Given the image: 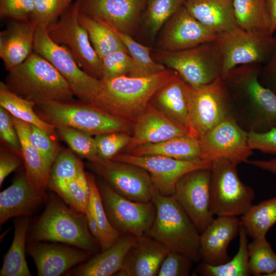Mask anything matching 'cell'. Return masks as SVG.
Listing matches in <instances>:
<instances>
[{
	"label": "cell",
	"instance_id": "41",
	"mask_svg": "<svg viewBox=\"0 0 276 276\" xmlns=\"http://www.w3.org/2000/svg\"><path fill=\"white\" fill-rule=\"evenodd\" d=\"M186 0H146L145 22L148 32L155 37L168 19Z\"/></svg>",
	"mask_w": 276,
	"mask_h": 276
},
{
	"label": "cell",
	"instance_id": "53",
	"mask_svg": "<svg viewBox=\"0 0 276 276\" xmlns=\"http://www.w3.org/2000/svg\"><path fill=\"white\" fill-rule=\"evenodd\" d=\"M21 165V161L16 155L1 150L0 154V186L5 178L16 170Z\"/></svg>",
	"mask_w": 276,
	"mask_h": 276
},
{
	"label": "cell",
	"instance_id": "54",
	"mask_svg": "<svg viewBox=\"0 0 276 276\" xmlns=\"http://www.w3.org/2000/svg\"><path fill=\"white\" fill-rule=\"evenodd\" d=\"M85 215L86 216L88 228L91 234L99 244L98 225L95 214L89 203H88Z\"/></svg>",
	"mask_w": 276,
	"mask_h": 276
},
{
	"label": "cell",
	"instance_id": "55",
	"mask_svg": "<svg viewBox=\"0 0 276 276\" xmlns=\"http://www.w3.org/2000/svg\"><path fill=\"white\" fill-rule=\"evenodd\" d=\"M247 163L276 175V158L269 160H248Z\"/></svg>",
	"mask_w": 276,
	"mask_h": 276
},
{
	"label": "cell",
	"instance_id": "24",
	"mask_svg": "<svg viewBox=\"0 0 276 276\" xmlns=\"http://www.w3.org/2000/svg\"><path fill=\"white\" fill-rule=\"evenodd\" d=\"M169 251L156 240L144 235L137 237L127 252L117 276H155Z\"/></svg>",
	"mask_w": 276,
	"mask_h": 276
},
{
	"label": "cell",
	"instance_id": "36",
	"mask_svg": "<svg viewBox=\"0 0 276 276\" xmlns=\"http://www.w3.org/2000/svg\"><path fill=\"white\" fill-rule=\"evenodd\" d=\"M239 246L236 255L227 262L211 265L201 262L198 272L204 276H249L251 275L248 264L247 236L246 231L241 225L239 233Z\"/></svg>",
	"mask_w": 276,
	"mask_h": 276
},
{
	"label": "cell",
	"instance_id": "38",
	"mask_svg": "<svg viewBox=\"0 0 276 276\" xmlns=\"http://www.w3.org/2000/svg\"><path fill=\"white\" fill-rule=\"evenodd\" d=\"M110 29L122 41L134 62L135 69L131 77L148 76L160 73L166 69L164 65L157 62L152 58L150 48L136 42L131 36L116 30Z\"/></svg>",
	"mask_w": 276,
	"mask_h": 276
},
{
	"label": "cell",
	"instance_id": "56",
	"mask_svg": "<svg viewBox=\"0 0 276 276\" xmlns=\"http://www.w3.org/2000/svg\"><path fill=\"white\" fill-rule=\"evenodd\" d=\"M270 19V34L273 35L276 30V0H266Z\"/></svg>",
	"mask_w": 276,
	"mask_h": 276
},
{
	"label": "cell",
	"instance_id": "4",
	"mask_svg": "<svg viewBox=\"0 0 276 276\" xmlns=\"http://www.w3.org/2000/svg\"><path fill=\"white\" fill-rule=\"evenodd\" d=\"M5 83L12 92L36 105L75 100L68 82L47 60L34 51L9 72Z\"/></svg>",
	"mask_w": 276,
	"mask_h": 276
},
{
	"label": "cell",
	"instance_id": "42",
	"mask_svg": "<svg viewBox=\"0 0 276 276\" xmlns=\"http://www.w3.org/2000/svg\"><path fill=\"white\" fill-rule=\"evenodd\" d=\"M52 190L70 206L80 213H85L90 197L86 174L63 182Z\"/></svg>",
	"mask_w": 276,
	"mask_h": 276
},
{
	"label": "cell",
	"instance_id": "13",
	"mask_svg": "<svg viewBox=\"0 0 276 276\" xmlns=\"http://www.w3.org/2000/svg\"><path fill=\"white\" fill-rule=\"evenodd\" d=\"M98 187L112 226L120 233L136 237L145 235L155 217L156 209L153 202L131 200L104 183H99Z\"/></svg>",
	"mask_w": 276,
	"mask_h": 276
},
{
	"label": "cell",
	"instance_id": "6",
	"mask_svg": "<svg viewBox=\"0 0 276 276\" xmlns=\"http://www.w3.org/2000/svg\"><path fill=\"white\" fill-rule=\"evenodd\" d=\"M35 111L56 128L67 126L91 135L122 132L132 134L134 123L112 116L90 103L80 101L36 104Z\"/></svg>",
	"mask_w": 276,
	"mask_h": 276
},
{
	"label": "cell",
	"instance_id": "7",
	"mask_svg": "<svg viewBox=\"0 0 276 276\" xmlns=\"http://www.w3.org/2000/svg\"><path fill=\"white\" fill-rule=\"evenodd\" d=\"M151 55L191 85L206 84L222 77V58L214 41L177 51L158 49L151 51Z\"/></svg>",
	"mask_w": 276,
	"mask_h": 276
},
{
	"label": "cell",
	"instance_id": "32",
	"mask_svg": "<svg viewBox=\"0 0 276 276\" xmlns=\"http://www.w3.org/2000/svg\"><path fill=\"white\" fill-rule=\"evenodd\" d=\"M238 26L252 33L270 34V19L266 0H232Z\"/></svg>",
	"mask_w": 276,
	"mask_h": 276
},
{
	"label": "cell",
	"instance_id": "23",
	"mask_svg": "<svg viewBox=\"0 0 276 276\" xmlns=\"http://www.w3.org/2000/svg\"><path fill=\"white\" fill-rule=\"evenodd\" d=\"M45 200V192L35 188L26 173L19 175L0 193L1 225L13 217L31 215Z\"/></svg>",
	"mask_w": 276,
	"mask_h": 276
},
{
	"label": "cell",
	"instance_id": "52",
	"mask_svg": "<svg viewBox=\"0 0 276 276\" xmlns=\"http://www.w3.org/2000/svg\"><path fill=\"white\" fill-rule=\"evenodd\" d=\"M259 81L276 95V42L270 57L261 67Z\"/></svg>",
	"mask_w": 276,
	"mask_h": 276
},
{
	"label": "cell",
	"instance_id": "3",
	"mask_svg": "<svg viewBox=\"0 0 276 276\" xmlns=\"http://www.w3.org/2000/svg\"><path fill=\"white\" fill-rule=\"evenodd\" d=\"M28 241L61 243L91 253L100 247L91 234L85 214L52 194L44 210L29 230Z\"/></svg>",
	"mask_w": 276,
	"mask_h": 276
},
{
	"label": "cell",
	"instance_id": "29",
	"mask_svg": "<svg viewBox=\"0 0 276 276\" xmlns=\"http://www.w3.org/2000/svg\"><path fill=\"white\" fill-rule=\"evenodd\" d=\"M13 119L21 144L27 176L35 188L45 192L51 168L30 141L31 124L13 116Z\"/></svg>",
	"mask_w": 276,
	"mask_h": 276
},
{
	"label": "cell",
	"instance_id": "33",
	"mask_svg": "<svg viewBox=\"0 0 276 276\" xmlns=\"http://www.w3.org/2000/svg\"><path fill=\"white\" fill-rule=\"evenodd\" d=\"M0 106L7 109L13 117L37 126L56 140V128L38 116L34 109L36 104L12 92L3 81L0 82Z\"/></svg>",
	"mask_w": 276,
	"mask_h": 276
},
{
	"label": "cell",
	"instance_id": "39",
	"mask_svg": "<svg viewBox=\"0 0 276 276\" xmlns=\"http://www.w3.org/2000/svg\"><path fill=\"white\" fill-rule=\"evenodd\" d=\"M247 249L251 274L272 276L276 272V253L266 237L253 239Z\"/></svg>",
	"mask_w": 276,
	"mask_h": 276
},
{
	"label": "cell",
	"instance_id": "46",
	"mask_svg": "<svg viewBox=\"0 0 276 276\" xmlns=\"http://www.w3.org/2000/svg\"><path fill=\"white\" fill-rule=\"evenodd\" d=\"M132 135L126 132H114L95 135L98 157L111 159L127 146Z\"/></svg>",
	"mask_w": 276,
	"mask_h": 276
},
{
	"label": "cell",
	"instance_id": "26",
	"mask_svg": "<svg viewBox=\"0 0 276 276\" xmlns=\"http://www.w3.org/2000/svg\"><path fill=\"white\" fill-rule=\"evenodd\" d=\"M137 237L124 234L108 248L102 251L67 273L75 276L114 275L121 269L129 249L135 243Z\"/></svg>",
	"mask_w": 276,
	"mask_h": 276
},
{
	"label": "cell",
	"instance_id": "50",
	"mask_svg": "<svg viewBox=\"0 0 276 276\" xmlns=\"http://www.w3.org/2000/svg\"><path fill=\"white\" fill-rule=\"evenodd\" d=\"M0 136L17 154L21 155L20 141L14 124L13 116L0 107Z\"/></svg>",
	"mask_w": 276,
	"mask_h": 276
},
{
	"label": "cell",
	"instance_id": "16",
	"mask_svg": "<svg viewBox=\"0 0 276 276\" xmlns=\"http://www.w3.org/2000/svg\"><path fill=\"white\" fill-rule=\"evenodd\" d=\"M91 163L98 173L122 196L137 202L152 201L155 187L150 174L144 168L98 157Z\"/></svg>",
	"mask_w": 276,
	"mask_h": 276
},
{
	"label": "cell",
	"instance_id": "11",
	"mask_svg": "<svg viewBox=\"0 0 276 276\" xmlns=\"http://www.w3.org/2000/svg\"><path fill=\"white\" fill-rule=\"evenodd\" d=\"M77 1L65 10L56 22L47 27L52 40L67 48L79 66L87 74L101 80L102 60L90 41L86 30L79 20Z\"/></svg>",
	"mask_w": 276,
	"mask_h": 276
},
{
	"label": "cell",
	"instance_id": "49",
	"mask_svg": "<svg viewBox=\"0 0 276 276\" xmlns=\"http://www.w3.org/2000/svg\"><path fill=\"white\" fill-rule=\"evenodd\" d=\"M192 262L191 259L182 254L169 251L160 265L157 275H189Z\"/></svg>",
	"mask_w": 276,
	"mask_h": 276
},
{
	"label": "cell",
	"instance_id": "31",
	"mask_svg": "<svg viewBox=\"0 0 276 276\" xmlns=\"http://www.w3.org/2000/svg\"><path fill=\"white\" fill-rule=\"evenodd\" d=\"M30 220L28 216L18 217L14 221V234L6 254L1 276H30L25 256L26 242Z\"/></svg>",
	"mask_w": 276,
	"mask_h": 276
},
{
	"label": "cell",
	"instance_id": "21",
	"mask_svg": "<svg viewBox=\"0 0 276 276\" xmlns=\"http://www.w3.org/2000/svg\"><path fill=\"white\" fill-rule=\"evenodd\" d=\"M189 134L190 132L186 127L169 118L150 103L134 123L131 141L124 150L129 153L144 145L157 143Z\"/></svg>",
	"mask_w": 276,
	"mask_h": 276
},
{
	"label": "cell",
	"instance_id": "35",
	"mask_svg": "<svg viewBox=\"0 0 276 276\" xmlns=\"http://www.w3.org/2000/svg\"><path fill=\"white\" fill-rule=\"evenodd\" d=\"M79 20L81 26L86 30L93 47L101 59L119 50L128 53L126 46L119 36L108 27L88 17L80 11Z\"/></svg>",
	"mask_w": 276,
	"mask_h": 276
},
{
	"label": "cell",
	"instance_id": "10",
	"mask_svg": "<svg viewBox=\"0 0 276 276\" xmlns=\"http://www.w3.org/2000/svg\"><path fill=\"white\" fill-rule=\"evenodd\" d=\"M33 51L47 60L65 79L79 101L91 103L101 89V80L85 72L66 47L53 42L46 27L36 26Z\"/></svg>",
	"mask_w": 276,
	"mask_h": 276
},
{
	"label": "cell",
	"instance_id": "57",
	"mask_svg": "<svg viewBox=\"0 0 276 276\" xmlns=\"http://www.w3.org/2000/svg\"><path fill=\"white\" fill-rule=\"evenodd\" d=\"M272 276H276V272L273 274Z\"/></svg>",
	"mask_w": 276,
	"mask_h": 276
},
{
	"label": "cell",
	"instance_id": "40",
	"mask_svg": "<svg viewBox=\"0 0 276 276\" xmlns=\"http://www.w3.org/2000/svg\"><path fill=\"white\" fill-rule=\"evenodd\" d=\"M82 162L71 151L60 149L52 167L48 186L53 190L65 181L85 175Z\"/></svg>",
	"mask_w": 276,
	"mask_h": 276
},
{
	"label": "cell",
	"instance_id": "37",
	"mask_svg": "<svg viewBox=\"0 0 276 276\" xmlns=\"http://www.w3.org/2000/svg\"><path fill=\"white\" fill-rule=\"evenodd\" d=\"M89 189V202L98 223L99 246L101 251L112 245L121 236V233L110 223L105 212L101 194L94 176L86 174Z\"/></svg>",
	"mask_w": 276,
	"mask_h": 276
},
{
	"label": "cell",
	"instance_id": "5",
	"mask_svg": "<svg viewBox=\"0 0 276 276\" xmlns=\"http://www.w3.org/2000/svg\"><path fill=\"white\" fill-rule=\"evenodd\" d=\"M152 201L156 215L146 234L169 251L182 254L194 262L199 261V231L176 199L163 195L155 187Z\"/></svg>",
	"mask_w": 276,
	"mask_h": 276
},
{
	"label": "cell",
	"instance_id": "18",
	"mask_svg": "<svg viewBox=\"0 0 276 276\" xmlns=\"http://www.w3.org/2000/svg\"><path fill=\"white\" fill-rule=\"evenodd\" d=\"M80 12L109 29L131 36L146 0H77Z\"/></svg>",
	"mask_w": 276,
	"mask_h": 276
},
{
	"label": "cell",
	"instance_id": "9",
	"mask_svg": "<svg viewBox=\"0 0 276 276\" xmlns=\"http://www.w3.org/2000/svg\"><path fill=\"white\" fill-rule=\"evenodd\" d=\"M189 88V126L190 134L199 139L206 132L233 116L229 92L222 77Z\"/></svg>",
	"mask_w": 276,
	"mask_h": 276
},
{
	"label": "cell",
	"instance_id": "12",
	"mask_svg": "<svg viewBox=\"0 0 276 276\" xmlns=\"http://www.w3.org/2000/svg\"><path fill=\"white\" fill-rule=\"evenodd\" d=\"M214 42L222 58V78L238 65L264 64L273 52L276 37L250 33L237 27L217 34Z\"/></svg>",
	"mask_w": 276,
	"mask_h": 276
},
{
	"label": "cell",
	"instance_id": "44",
	"mask_svg": "<svg viewBox=\"0 0 276 276\" xmlns=\"http://www.w3.org/2000/svg\"><path fill=\"white\" fill-rule=\"evenodd\" d=\"M73 0H34V11L30 20L36 26L47 27L56 22Z\"/></svg>",
	"mask_w": 276,
	"mask_h": 276
},
{
	"label": "cell",
	"instance_id": "43",
	"mask_svg": "<svg viewBox=\"0 0 276 276\" xmlns=\"http://www.w3.org/2000/svg\"><path fill=\"white\" fill-rule=\"evenodd\" d=\"M56 129L61 138L79 156L90 162L98 157L95 140L91 135L67 126L58 127Z\"/></svg>",
	"mask_w": 276,
	"mask_h": 276
},
{
	"label": "cell",
	"instance_id": "2",
	"mask_svg": "<svg viewBox=\"0 0 276 276\" xmlns=\"http://www.w3.org/2000/svg\"><path fill=\"white\" fill-rule=\"evenodd\" d=\"M176 72L166 68L148 76H120L101 79L102 87L90 103L112 115L134 123L143 114L155 93L170 81Z\"/></svg>",
	"mask_w": 276,
	"mask_h": 276
},
{
	"label": "cell",
	"instance_id": "14",
	"mask_svg": "<svg viewBox=\"0 0 276 276\" xmlns=\"http://www.w3.org/2000/svg\"><path fill=\"white\" fill-rule=\"evenodd\" d=\"M248 133L233 116L227 118L199 139L202 158L247 163L254 153L248 144Z\"/></svg>",
	"mask_w": 276,
	"mask_h": 276
},
{
	"label": "cell",
	"instance_id": "48",
	"mask_svg": "<svg viewBox=\"0 0 276 276\" xmlns=\"http://www.w3.org/2000/svg\"><path fill=\"white\" fill-rule=\"evenodd\" d=\"M34 0H0V16L10 21L30 20Z\"/></svg>",
	"mask_w": 276,
	"mask_h": 276
},
{
	"label": "cell",
	"instance_id": "15",
	"mask_svg": "<svg viewBox=\"0 0 276 276\" xmlns=\"http://www.w3.org/2000/svg\"><path fill=\"white\" fill-rule=\"evenodd\" d=\"M111 160L134 164L146 170L163 195H172L176 182L194 170L211 168L212 162L201 158L182 160L160 155L137 156L119 153Z\"/></svg>",
	"mask_w": 276,
	"mask_h": 276
},
{
	"label": "cell",
	"instance_id": "34",
	"mask_svg": "<svg viewBox=\"0 0 276 276\" xmlns=\"http://www.w3.org/2000/svg\"><path fill=\"white\" fill-rule=\"evenodd\" d=\"M241 225L252 239L266 237L276 224V196L252 205L240 218Z\"/></svg>",
	"mask_w": 276,
	"mask_h": 276
},
{
	"label": "cell",
	"instance_id": "25",
	"mask_svg": "<svg viewBox=\"0 0 276 276\" xmlns=\"http://www.w3.org/2000/svg\"><path fill=\"white\" fill-rule=\"evenodd\" d=\"M36 25L31 20L10 21L0 33V57L9 72L33 52Z\"/></svg>",
	"mask_w": 276,
	"mask_h": 276
},
{
	"label": "cell",
	"instance_id": "27",
	"mask_svg": "<svg viewBox=\"0 0 276 276\" xmlns=\"http://www.w3.org/2000/svg\"><path fill=\"white\" fill-rule=\"evenodd\" d=\"M184 6L196 19L216 35L239 27L232 0H186Z\"/></svg>",
	"mask_w": 276,
	"mask_h": 276
},
{
	"label": "cell",
	"instance_id": "22",
	"mask_svg": "<svg viewBox=\"0 0 276 276\" xmlns=\"http://www.w3.org/2000/svg\"><path fill=\"white\" fill-rule=\"evenodd\" d=\"M241 226L236 216H217L200 235L199 255L203 263L217 266L231 258L227 253L231 242Z\"/></svg>",
	"mask_w": 276,
	"mask_h": 276
},
{
	"label": "cell",
	"instance_id": "30",
	"mask_svg": "<svg viewBox=\"0 0 276 276\" xmlns=\"http://www.w3.org/2000/svg\"><path fill=\"white\" fill-rule=\"evenodd\" d=\"M129 154L160 155L182 160L202 158L199 139L190 134L144 145L134 149Z\"/></svg>",
	"mask_w": 276,
	"mask_h": 276
},
{
	"label": "cell",
	"instance_id": "8",
	"mask_svg": "<svg viewBox=\"0 0 276 276\" xmlns=\"http://www.w3.org/2000/svg\"><path fill=\"white\" fill-rule=\"evenodd\" d=\"M238 165L227 159L212 162L210 210L214 216H242L252 205L255 191L239 178Z\"/></svg>",
	"mask_w": 276,
	"mask_h": 276
},
{
	"label": "cell",
	"instance_id": "45",
	"mask_svg": "<svg viewBox=\"0 0 276 276\" xmlns=\"http://www.w3.org/2000/svg\"><path fill=\"white\" fill-rule=\"evenodd\" d=\"M103 77L107 79L120 76L131 77L134 69V62L127 52L119 50L112 53L102 59Z\"/></svg>",
	"mask_w": 276,
	"mask_h": 276
},
{
	"label": "cell",
	"instance_id": "51",
	"mask_svg": "<svg viewBox=\"0 0 276 276\" xmlns=\"http://www.w3.org/2000/svg\"><path fill=\"white\" fill-rule=\"evenodd\" d=\"M248 141L252 150H258L264 153L276 154V127L264 132L248 131Z\"/></svg>",
	"mask_w": 276,
	"mask_h": 276
},
{
	"label": "cell",
	"instance_id": "28",
	"mask_svg": "<svg viewBox=\"0 0 276 276\" xmlns=\"http://www.w3.org/2000/svg\"><path fill=\"white\" fill-rule=\"evenodd\" d=\"M150 103L169 118L188 129L189 85L177 72L170 81L155 93Z\"/></svg>",
	"mask_w": 276,
	"mask_h": 276
},
{
	"label": "cell",
	"instance_id": "47",
	"mask_svg": "<svg viewBox=\"0 0 276 276\" xmlns=\"http://www.w3.org/2000/svg\"><path fill=\"white\" fill-rule=\"evenodd\" d=\"M29 139L47 164L52 168L60 150L56 140L50 136L37 126L31 124Z\"/></svg>",
	"mask_w": 276,
	"mask_h": 276
},
{
	"label": "cell",
	"instance_id": "17",
	"mask_svg": "<svg viewBox=\"0 0 276 276\" xmlns=\"http://www.w3.org/2000/svg\"><path fill=\"white\" fill-rule=\"evenodd\" d=\"M210 180L211 168L194 170L178 180L172 195L200 232L214 219L210 210Z\"/></svg>",
	"mask_w": 276,
	"mask_h": 276
},
{
	"label": "cell",
	"instance_id": "19",
	"mask_svg": "<svg viewBox=\"0 0 276 276\" xmlns=\"http://www.w3.org/2000/svg\"><path fill=\"white\" fill-rule=\"evenodd\" d=\"M160 31L159 49L168 51L186 50L214 41L217 35L196 19L184 5L168 19Z\"/></svg>",
	"mask_w": 276,
	"mask_h": 276
},
{
	"label": "cell",
	"instance_id": "1",
	"mask_svg": "<svg viewBox=\"0 0 276 276\" xmlns=\"http://www.w3.org/2000/svg\"><path fill=\"white\" fill-rule=\"evenodd\" d=\"M262 66L238 65L222 77L231 98L233 117L248 132H264L276 127V95L259 81Z\"/></svg>",
	"mask_w": 276,
	"mask_h": 276
},
{
	"label": "cell",
	"instance_id": "20",
	"mask_svg": "<svg viewBox=\"0 0 276 276\" xmlns=\"http://www.w3.org/2000/svg\"><path fill=\"white\" fill-rule=\"evenodd\" d=\"M27 249L39 276H59L86 261L91 252L76 247L47 242H28Z\"/></svg>",
	"mask_w": 276,
	"mask_h": 276
}]
</instances>
